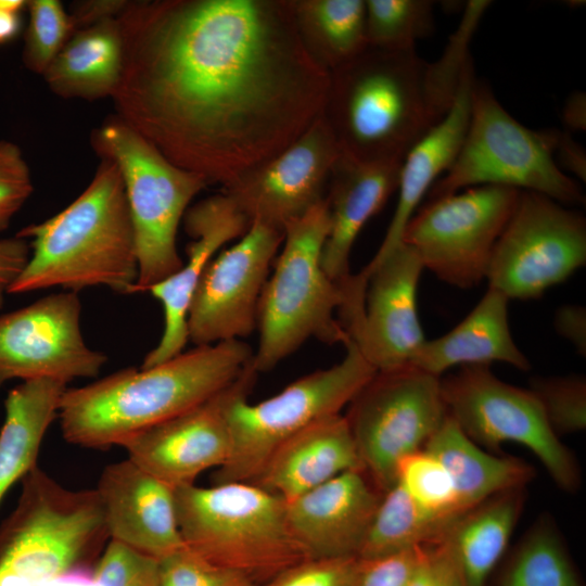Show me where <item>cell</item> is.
I'll use <instances>...</instances> for the list:
<instances>
[{
	"label": "cell",
	"mask_w": 586,
	"mask_h": 586,
	"mask_svg": "<svg viewBox=\"0 0 586 586\" xmlns=\"http://www.w3.org/2000/svg\"><path fill=\"white\" fill-rule=\"evenodd\" d=\"M118 20L116 116L208 184L267 162L323 110L329 73L289 0L129 1Z\"/></svg>",
	"instance_id": "cell-1"
},
{
	"label": "cell",
	"mask_w": 586,
	"mask_h": 586,
	"mask_svg": "<svg viewBox=\"0 0 586 586\" xmlns=\"http://www.w3.org/2000/svg\"><path fill=\"white\" fill-rule=\"evenodd\" d=\"M480 18L464 12L442 56L368 47L329 73L322 115L341 153L361 162L402 163L449 112Z\"/></svg>",
	"instance_id": "cell-2"
},
{
	"label": "cell",
	"mask_w": 586,
	"mask_h": 586,
	"mask_svg": "<svg viewBox=\"0 0 586 586\" xmlns=\"http://www.w3.org/2000/svg\"><path fill=\"white\" fill-rule=\"evenodd\" d=\"M243 340L195 346L149 368H126L66 388L59 415L73 445L103 449L176 418L231 385L252 362Z\"/></svg>",
	"instance_id": "cell-3"
},
{
	"label": "cell",
	"mask_w": 586,
	"mask_h": 586,
	"mask_svg": "<svg viewBox=\"0 0 586 586\" xmlns=\"http://www.w3.org/2000/svg\"><path fill=\"white\" fill-rule=\"evenodd\" d=\"M16 237L29 240L30 256L7 293L51 288L78 293L90 286L133 293V227L122 173L109 158H101L89 186L66 208Z\"/></svg>",
	"instance_id": "cell-4"
},
{
	"label": "cell",
	"mask_w": 586,
	"mask_h": 586,
	"mask_svg": "<svg viewBox=\"0 0 586 586\" xmlns=\"http://www.w3.org/2000/svg\"><path fill=\"white\" fill-rule=\"evenodd\" d=\"M0 526V586H48L101 555L110 540L95 489H69L38 466L21 481Z\"/></svg>",
	"instance_id": "cell-5"
},
{
	"label": "cell",
	"mask_w": 586,
	"mask_h": 586,
	"mask_svg": "<svg viewBox=\"0 0 586 586\" xmlns=\"http://www.w3.org/2000/svg\"><path fill=\"white\" fill-rule=\"evenodd\" d=\"M329 231L324 200L284 227L283 247L257 308L259 336L253 356L257 373L273 369L309 339L343 346L349 341L337 319L343 289L321 266Z\"/></svg>",
	"instance_id": "cell-6"
},
{
	"label": "cell",
	"mask_w": 586,
	"mask_h": 586,
	"mask_svg": "<svg viewBox=\"0 0 586 586\" xmlns=\"http://www.w3.org/2000/svg\"><path fill=\"white\" fill-rule=\"evenodd\" d=\"M175 501L184 545L257 586L309 559L289 528L285 501L254 483L192 484L175 489Z\"/></svg>",
	"instance_id": "cell-7"
},
{
	"label": "cell",
	"mask_w": 586,
	"mask_h": 586,
	"mask_svg": "<svg viewBox=\"0 0 586 586\" xmlns=\"http://www.w3.org/2000/svg\"><path fill=\"white\" fill-rule=\"evenodd\" d=\"M344 347L337 364L303 375L255 404L247 400L257 377L251 362L227 404L232 449L213 484L255 482L285 441L320 419L341 413L377 373L352 340Z\"/></svg>",
	"instance_id": "cell-8"
},
{
	"label": "cell",
	"mask_w": 586,
	"mask_h": 586,
	"mask_svg": "<svg viewBox=\"0 0 586 586\" xmlns=\"http://www.w3.org/2000/svg\"><path fill=\"white\" fill-rule=\"evenodd\" d=\"M91 144L122 173L138 258L133 293H146L182 267L178 227L191 201L209 184L171 163L116 115L93 131Z\"/></svg>",
	"instance_id": "cell-9"
},
{
	"label": "cell",
	"mask_w": 586,
	"mask_h": 586,
	"mask_svg": "<svg viewBox=\"0 0 586 586\" xmlns=\"http://www.w3.org/2000/svg\"><path fill=\"white\" fill-rule=\"evenodd\" d=\"M558 130H532L514 119L485 85L474 82L468 127L450 167L429 200L479 186H500L581 205V186L556 161Z\"/></svg>",
	"instance_id": "cell-10"
},
{
	"label": "cell",
	"mask_w": 586,
	"mask_h": 586,
	"mask_svg": "<svg viewBox=\"0 0 586 586\" xmlns=\"http://www.w3.org/2000/svg\"><path fill=\"white\" fill-rule=\"evenodd\" d=\"M447 415L481 447L498 451L511 442L528 448L562 491L574 493L581 471L572 451L550 428L530 388L509 384L489 366H464L440 378Z\"/></svg>",
	"instance_id": "cell-11"
},
{
	"label": "cell",
	"mask_w": 586,
	"mask_h": 586,
	"mask_svg": "<svg viewBox=\"0 0 586 586\" xmlns=\"http://www.w3.org/2000/svg\"><path fill=\"white\" fill-rule=\"evenodd\" d=\"M348 407L361 469L381 493L395 484L397 462L422 449L447 417L440 378L411 365L377 371Z\"/></svg>",
	"instance_id": "cell-12"
},
{
	"label": "cell",
	"mask_w": 586,
	"mask_h": 586,
	"mask_svg": "<svg viewBox=\"0 0 586 586\" xmlns=\"http://www.w3.org/2000/svg\"><path fill=\"white\" fill-rule=\"evenodd\" d=\"M520 192L479 186L428 200L408 221L403 243L441 281L458 289L474 288L486 279L494 247Z\"/></svg>",
	"instance_id": "cell-13"
},
{
	"label": "cell",
	"mask_w": 586,
	"mask_h": 586,
	"mask_svg": "<svg viewBox=\"0 0 586 586\" xmlns=\"http://www.w3.org/2000/svg\"><path fill=\"white\" fill-rule=\"evenodd\" d=\"M586 264V220L545 195L521 191L486 279L510 300L540 297Z\"/></svg>",
	"instance_id": "cell-14"
},
{
	"label": "cell",
	"mask_w": 586,
	"mask_h": 586,
	"mask_svg": "<svg viewBox=\"0 0 586 586\" xmlns=\"http://www.w3.org/2000/svg\"><path fill=\"white\" fill-rule=\"evenodd\" d=\"M80 313L78 293L65 291L1 315L0 387L14 379L95 378L107 357L85 342Z\"/></svg>",
	"instance_id": "cell-15"
},
{
	"label": "cell",
	"mask_w": 586,
	"mask_h": 586,
	"mask_svg": "<svg viewBox=\"0 0 586 586\" xmlns=\"http://www.w3.org/2000/svg\"><path fill=\"white\" fill-rule=\"evenodd\" d=\"M283 239V230L254 222L208 263L190 304L189 341L211 345L242 340L256 330L259 298Z\"/></svg>",
	"instance_id": "cell-16"
},
{
	"label": "cell",
	"mask_w": 586,
	"mask_h": 586,
	"mask_svg": "<svg viewBox=\"0 0 586 586\" xmlns=\"http://www.w3.org/2000/svg\"><path fill=\"white\" fill-rule=\"evenodd\" d=\"M341 151L322 113L280 153L222 187L230 207L251 226L284 227L324 200Z\"/></svg>",
	"instance_id": "cell-17"
},
{
	"label": "cell",
	"mask_w": 586,
	"mask_h": 586,
	"mask_svg": "<svg viewBox=\"0 0 586 586\" xmlns=\"http://www.w3.org/2000/svg\"><path fill=\"white\" fill-rule=\"evenodd\" d=\"M423 265L402 244L367 273L364 310L352 340L377 371L405 367L425 342L418 315V285Z\"/></svg>",
	"instance_id": "cell-18"
},
{
	"label": "cell",
	"mask_w": 586,
	"mask_h": 586,
	"mask_svg": "<svg viewBox=\"0 0 586 586\" xmlns=\"http://www.w3.org/2000/svg\"><path fill=\"white\" fill-rule=\"evenodd\" d=\"M240 377L204 404L125 441L128 458L175 489L224 467L232 449L226 408Z\"/></svg>",
	"instance_id": "cell-19"
},
{
	"label": "cell",
	"mask_w": 586,
	"mask_h": 586,
	"mask_svg": "<svg viewBox=\"0 0 586 586\" xmlns=\"http://www.w3.org/2000/svg\"><path fill=\"white\" fill-rule=\"evenodd\" d=\"M94 489L110 539L158 561L186 546L177 521L175 488L129 458L105 467Z\"/></svg>",
	"instance_id": "cell-20"
},
{
	"label": "cell",
	"mask_w": 586,
	"mask_h": 586,
	"mask_svg": "<svg viewBox=\"0 0 586 586\" xmlns=\"http://www.w3.org/2000/svg\"><path fill=\"white\" fill-rule=\"evenodd\" d=\"M381 493L361 469L285 501L289 528L308 558L357 557Z\"/></svg>",
	"instance_id": "cell-21"
},
{
	"label": "cell",
	"mask_w": 586,
	"mask_h": 586,
	"mask_svg": "<svg viewBox=\"0 0 586 586\" xmlns=\"http://www.w3.org/2000/svg\"><path fill=\"white\" fill-rule=\"evenodd\" d=\"M182 220L187 234L193 239L186 250L188 259L176 273L146 291L163 306L164 330L141 368L158 365L183 352L189 341L188 313L203 271L222 245L240 239L251 228L220 192L189 206Z\"/></svg>",
	"instance_id": "cell-22"
},
{
	"label": "cell",
	"mask_w": 586,
	"mask_h": 586,
	"mask_svg": "<svg viewBox=\"0 0 586 586\" xmlns=\"http://www.w3.org/2000/svg\"><path fill=\"white\" fill-rule=\"evenodd\" d=\"M402 163H369L341 153L329 178L324 201L330 231L321 252L324 272L339 283L351 276L352 247L366 222L397 190Z\"/></svg>",
	"instance_id": "cell-23"
},
{
	"label": "cell",
	"mask_w": 586,
	"mask_h": 586,
	"mask_svg": "<svg viewBox=\"0 0 586 586\" xmlns=\"http://www.w3.org/2000/svg\"><path fill=\"white\" fill-rule=\"evenodd\" d=\"M475 80L471 61L466 66L453 106L402 162L398 180V201L386 233L377 253L360 270L369 272L403 243V234L410 218L434 182L453 164L464 137Z\"/></svg>",
	"instance_id": "cell-24"
},
{
	"label": "cell",
	"mask_w": 586,
	"mask_h": 586,
	"mask_svg": "<svg viewBox=\"0 0 586 586\" xmlns=\"http://www.w3.org/2000/svg\"><path fill=\"white\" fill-rule=\"evenodd\" d=\"M353 469H361V463L348 422L337 413L285 441L253 483L290 501Z\"/></svg>",
	"instance_id": "cell-25"
},
{
	"label": "cell",
	"mask_w": 586,
	"mask_h": 586,
	"mask_svg": "<svg viewBox=\"0 0 586 586\" xmlns=\"http://www.w3.org/2000/svg\"><path fill=\"white\" fill-rule=\"evenodd\" d=\"M508 302L502 293L487 288L463 320L449 332L425 340L409 365L438 378L457 366H491L492 362L528 371L531 362L509 328Z\"/></svg>",
	"instance_id": "cell-26"
},
{
	"label": "cell",
	"mask_w": 586,
	"mask_h": 586,
	"mask_svg": "<svg viewBox=\"0 0 586 586\" xmlns=\"http://www.w3.org/2000/svg\"><path fill=\"white\" fill-rule=\"evenodd\" d=\"M422 449L447 469L464 512L493 496L524 488L535 475L528 463L481 448L448 415Z\"/></svg>",
	"instance_id": "cell-27"
},
{
	"label": "cell",
	"mask_w": 586,
	"mask_h": 586,
	"mask_svg": "<svg viewBox=\"0 0 586 586\" xmlns=\"http://www.w3.org/2000/svg\"><path fill=\"white\" fill-rule=\"evenodd\" d=\"M123 58L119 20L110 18L77 30L42 76L50 90L65 99L112 98L120 81Z\"/></svg>",
	"instance_id": "cell-28"
},
{
	"label": "cell",
	"mask_w": 586,
	"mask_h": 586,
	"mask_svg": "<svg viewBox=\"0 0 586 586\" xmlns=\"http://www.w3.org/2000/svg\"><path fill=\"white\" fill-rule=\"evenodd\" d=\"M66 384L48 379L24 381L4 400L0 429V502L37 466L42 440L58 418Z\"/></svg>",
	"instance_id": "cell-29"
},
{
	"label": "cell",
	"mask_w": 586,
	"mask_h": 586,
	"mask_svg": "<svg viewBox=\"0 0 586 586\" xmlns=\"http://www.w3.org/2000/svg\"><path fill=\"white\" fill-rule=\"evenodd\" d=\"M524 488L512 489L481 502L463 513L448 535L467 586H487L504 559L521 515Z\"/></svg>",
	"instance_id": "cell-30"
},
{
	"label": "cell",
	"mask_w": 586,
	"mask_h": 586,
	"mask_svg": "<svg viewBox=\"0 0 586 586\" xmlns=\"http://www.w3.org/2000/svg\"><path fill=\"white\" fill-rule=\"evenodd\" d=\"M289 1L305 51L327 73L368 48L365 0Z\"/></svg>",
	"instance_id": "cell-31"
},
{
	"label": "cell",
	"mask_w": 586,
	"mask_h": 586,
	"mask_svg": "<svg viewBox=\"0 0 586 586\" xmlns=\"http://www.w3.org/2000/svg\"><path fill=\"white\" fill-rule=\"evenodd\" d=\"M461 515L426 510L395 483L382 494L357 557L377 558L440 543Z\"/></svg>",
	"instance_id": "cell-32"
},
{
	"label": "cell",
	"mask_w": 586,
	"mask_h": 586,
	"mask_svg": "<svg viewBox=\"0 0 586 586\" xmlns=\"http://www.w3.org/2000/svg\"><path fill=\"white\" fill-rule=\"evenodd\" d=\"M487 586H584L556 522L542 515L500 561Z\"/></svg>",
	"instance_id": "cell-33"
},
{
	"label": "cell",
	"mask_w": 586,
	"mask_h": 586,
	"mask_svg": "<svg viewBox=\"0 0 586 586\" xmlns=\"http://www.w3.org/2000/svg\"><path fill=\"white\" fill-rule=\"evenodd\" d=\"M368 47L404 51L433 30L434 4L429 0H365Z\"/></svg>",
	"instance_id": "cell-34"
},
{
	"label": "cell",
	"mask_w": 586,
	"mask_h": 586,
	"mask_svg": "<svg viewBox=\"0 0 586 586\" xmlns=\"http://www.w3.org/2000/svg\"><path fill=\"white\" fill-rule=\"evenodd\" d=\"M396 484L422 508L461 515L453 480L443 463L424 449L403 457L396 464Z\"/></svg>",
	"instance_id": "cell-35"
},
{
	"label": "cell",
	"mask_w": 586,
	"mask_h": 586,
	"mask_svg": "<svg viewBox=\"0 0 586 586\" xmlns=\"http://www.w3.org/2000/svg\"><path fill=\"white\" fill-rule=\"evenodd\" d=\"M27 8L29 23L22 59L28 69L43 75L76 30L69 13L59 0H30Z\"/></svg>",
	"instance_id": "cell-36"
},
{
	"label": "cell",
	"mask_w": 586,
	"mask_h": 586,
	"mask_svg": "<svg viewBox=\"0 0 586 586\" xmlns=\"http://www.w3.org/2000/svg\"><path fill=\"white\" fill-rule=\"evenodd\" d=\"M528 388L538 399L552 431L573 434L586 428V379L584 375L531 378Z\"/></svg>",
	"instance_id": "cell-37"
},
{
	"label": "cell",
	"mask_w": 586,
	"mask_h": 586,
	"mask_svg": "<svg viewBox=\"0 0 586 586\" xmlns=\"http://www.w3.org/2000/svg\"><path fill=\"white\" fill-rule=\"evenodd\" d=\"M160 586H257L249 576L218 565L183 546L160 560Z\"/></svg>",
	"instance_id": "cell-38"
},
{
	"label": "cell",
	"mask_w": 586,
	"mask_h": 586,
	"mask_svg": "<svg viewBox=\"0 0 586 586\" xmlns=\"http://www.w3.org/2000/svg\"><path fill=\"white\" fill-rule=\"evenodd\" d=\"M92 577L95 586H160V561L110 539Z\"/></svg>",
	"instance_id": "cell-39"
},
{
	"label": "cell",
	"mask_w": 586,
	"mask_h": 586,
	"mask_svg": "<svg viewBox=\"0 0 586 586\" xmlns=\"http://www.w3.org/2000/svg\"><path fill=\"white\" fill-rule=\"evenodd\" d=\"M34 190L29 166L17 144L0 140V233Z\"/></svg>",
	"instance_id": "cell-40"
},
{
	"label": "cell",
	"mask_w": 586,
	"mask_h": 586,
	"mask_svg": "<svg viewBox=\"0 0 586 586\" xmlns=\"http://www.w3.org/2000/svg\"><path fill=\"white\" fill-rule=\"evenodd\" d=\"M357 557L309 558L262 586H348Z\"/></svg>",
	"instance_id": "cell-41"
},
{
	"label": "cell",
	"mask_w": 586,
	"mask_h": 586,
	"mask_svg": "<svg viewBox=\"0 0 586 586\" xmlns=\"http://www.w3.org/2000/svg\"><path fill=\"white\" fill-rule=\"evenodd\" d=\"M422 547L377 558H358L348 586H405Z\"/></svg>",
	"instance_id": "cell-42"
},
{
	"label": "cell",
	"mask_w": 586,
	"mask_h": 586,
	"mask_svg": "<svg viewBox=\"0 0 586 586\" xmlns=\"http://www.w3.org/2000/svg\"><path fill=\"white\" fill-rule=\"evenodd\" d=\"M405 586H467L459 559L448 537L422 547L420 559Z\"/></svg>",
	"instance_id": "cell-43"
},
{
	"label": "cell",
	"mask_w": 586,
	"mask_h": 586,
	"mask_svg": "<svg viewBox=\"0 0 586 586\" xmlns=\"http://www.w3.org/2000/svg\"><path fill=\"white\" fill-rule=\"evenodd\" d=\"M555 329L581 355H586V309L581 305L568 304L556 310Z\"/></svg>",
	"instance_id": "cell-44"
},
{
	"label": "cell",
	"mask_w": 586,
	"mask_h": 586,
	"mask_svg": "<svg viewBox=\"0 0 586 586\" xmlns=\"http://www.w3.org/2000/svg\"><path fill=\"white\" fill-rule=\"evenodd\" d=\"M125 0H88L73 3L69 16L75 30H79L100 22L117 18L128 5Z\"/></svg>",
	"instance_id": "cell-45"
},
{
	"label": "cell",
	"mask_w": 586,
	"mask_h": 586,
	"mask_svg": "<svg viewBox=\"0 0 586 586\" xmlns=\"http://www.w3.org/2000/svg\"><path fill=\"white\" fill-rule=\"evenodd\" d=\"M29 256L27 240L16 235L0 240V285L8 288L21 273Z\"/></svg>",
	"instance_id": "cell-46"
},
{
	"label": "cell",
	"mask_w": 586,
	"mask_h": 586,
	"mask_svg": "<svg viewBox=\"0 0 586 586\" xmlns=\"http://www.w3.org/2000/svg\"><path fill=\"white\" fill-rule=\"evenodd\" d=\"M558 155L561 164L576 177L585 181V152L582 146L573 140L569 133L559 132L555 148V155Z\"/></svg>",
	"instance_id": "cell-47"
},
{
	"label": "cell",
	"mask_w": 586,
	"mask_h": 586,
	"mask_svg": "<svg viewBox=\"0 0 586 586\" xmlns=\"http://www.w3.org/2000/svg\"><path fill=\"white\" fill-rule=\"evenodd\" d=\"M585 95L582 92L572 94L564 106L563 117L570 128L575 130L585 129Z\"/></svg>",
	"instance_id": "cell-48"
},
{
	"label": "cell",
	"mask_w": 586,
	"mask_h": 586,
	"mask_svg": "<svg viewBox=\"0 0 586 586\" xmlns=\"http://www.w3.org/2000/svg\"><path fill=\"white\" fill-rule=\"evenodd\" d=\"M20 29V14L0 10V44L14 39Z\"/></svg>",
	"instance_id": "cell-49"
},
{
	"label": "cell",
	"mask_w": 586,
	"mask_h": 586,
	"mask_svg": "<svg viewBox=\"0 0 586 586\" xmlns=\"http://www.w3.org/2000/svg\"><path fill=\"white\" fill-rule=\"evenodd\" d=\"M25 7H27L25 0H0V10L2 11L20 14Z\"/></svg>",
	"instance_id": "cell-50"
},
{
	"label": "cell",
	"mask_w": 586,
	"mask_h": 586,
	"mask_svg": "<svg viewBox=\"0 0 586 586\" xmlns=\"http://www.w3.org/2000/svg\"><path fill=\"white\" fill-rule=\"evenodd\" d=\"M5 293H7V288L3 286V285H0V308L4 304V295H5Z\"/></svg>",
	"instance_id": "cell-51"
}]
</instances>
